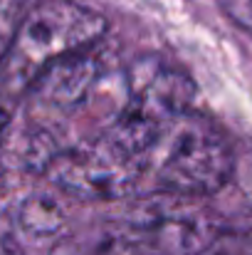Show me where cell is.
<instances>
[{"mask_svg": "<svg viewBox=\"0 0 252 255\" xmlns=\"http://www.w3.org/2000/svg\"><path fill=\"white\" fill-rule=\"evenodd\" d=\"M17 223L30 236H55L65 223V211L50 196H30L17 211Z\"/></svg>", "mask_w": 252, "mask_h": 255, "instance_id": "cell-8", "label": "cell"}, {"mask_svg": "<svg viewBox=\"0 0 252 255\" xmlns=\"http://www.w3.org/2000/svg\"><path fill=\"white\" fill-rule=\"evenodd\" d=\"M129 99L109 129V139L141 164L168 129L190 112L193 80L156 55L139 57L129 67Z\"/></svg>", "mask_w": 252, "mask_h": 255, "instance_id": "cell-2", "label": "cell"}, {"mask_svg": "<svg viewBox=\"0 0 252 255\" xmlns=\"http://www.w3.org/2000/svg\"><path fill=\"white\" fill-rule=\"evenodd\" d=\"M99 72H101V65H99V57L94 55V47L82 50L45 67L32 82L30 92L37 97V102L67 112V109L80 107L89 97L91 87L99 80Z\"/></svg>", "mask_w": 252, "mask_h": 255, "instance_id": "cell-6", "label": "cell"}, {"mask_svg": "<svg viewBox=\"0 0 252 255\" xmlns=\"http://www.w3.org/2000/svg\"><path fill=\"white\" fill-rule=\"evenodd\" d=\"M22 17H25L22 0H0V65L12 47Z\"/></svg>", "mask_w": 252, "mask_h": 255, "instance_id": "cell-9", "label": "cell"}, {"mask_svg": "<svg viewBox=\"0 0 252 255\" xmlns=\"http://www.w3.org/2000/svg\"><path fill=\"white\" fill-rule=\"evenodd\" d=\"M0 255H22L20 246L12 241V236H7L5 231H0Z\"/></svg>", "mask_w": 252, "mask_h": 255, "instance_id": "cell-12", "label": "cell"}, {"mask_svg": "<svg viewBox=\"0 0 252 255\" xmlns=\"http://www.w3.org/2000/svg\"><path fill=\"white\" fill-rule=\"evenodd\" d=\"M144 171H151L164 193L210 196L235 173V154L210 119L188 112L146 154Z\"/></svg>", "mask_w": 252, "mask_h": 255, "instance_id": "cell-3", "label": "cell"}, {"mask_svg": "<svg viewBox=\"0 0 252 255\" xmlns=\"http://www.w3.org/2000/svg\"><path fill=\"white\" fill-rule=\"evenodd\" d=\"M149 246L136 231H104L91 241L65 238L50 255H149Z\"/></svg>", "mask_w": 252, "mask_h": 255, "instance_id": "cell-7", "label": "cell"}, {"mask_svg": "<svg viewBox=\"0 0 252 255\" xmlns=\"http://www.w3.org/2000/svg\"><path fill=\"white\" fill-rule=\"evenodd\" d=\"M131 231H136L149 248L168 255H198L208 251L218 233V218L193 203L190 196L164 193L144 198L131 218Z\"/></svg>", "mask_w": 252, "mask_h": 255, "instance_id": "cell-5", "label": "cell"}, {"mask_svg": "<svg viewBox=\"0 0 252 255\" xmlns=\"http://www.w3.org/2000/svg\"><path fill=\"white\" fill-rule=\"evenodd\" d=\"M106 32V20L72 0H45L30 7L17 27L12 47L0 65V82L15 97L30 89L52 62L91 50Z\"/></svg>", "mask_w": 252, "mask_h": 255, "instance_id": "cell-1", "label": "cell"}, {"mask_svg": "<svg viewBox=\"0 0 252 255\" xmlns=\"http://www.w3.org/2000/svg\"><path fill=\"white\" fill-rule=\"evenodd\" d=\"M220 10L245 32H252V0H218Z\"/></svg>", "mask_w": 252, "mask_h": 255, "instance_id": "cell-10", "label": "cell"}, {"mask_svg": "<svg viewBox=\"0 0 252 255\" xmlns=\"http://www.w3.org/2000/svg\"><path fill=\"white\" fill-rule=\"evenodd\" d=\"M45 173L60 191L80 201H116L134 193L144 164L106 136L57 149Z\"/></svg>", "mask_w": 252, "mask_h": 255, "instance_id": "cell-4", "label": "cell"}, {"mask_svg": "<svg viewBox=\"0 0 252 255\" xmlns=\"http://www.w3.org/2000/svg\"><path fill=\"white\" fill-rule=\"evenodd\" d=\"M12 107H15V94L0 82V141H2V134L12 119Z\"/></svg>", "mask_w": 252, "mask_h": 255, "instance_id": "cell-11", "label": "cell"}]
</instances>
